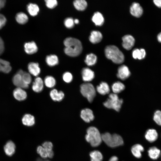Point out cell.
<instances>
[{"mask_svg":"<svg viewBox=\"0 0 161 161\" xmlns=\"http://www.w3.org/2000/svg\"><path fill=\"white\" fill-rule=\"evenodd\" d=\"M75 8L78 10L83 11L85 10L87 6V3L84 0H76L73 2Z\"/></svg>","mask_w":161,"mask_h":161,"instance_id":"4dcf8cb0","label":"cell"},{"mask_svg":"<svg viewBox=\"0 0 161 161\" xmlns=\"http://www.w3.org/2000/svg\"><path fill=\"white\" fill-rule=\"evenodd\" d=\"M105 53L107 58L115 64H121L124 61L123 54L115 46L109 45L106 46L105 49Z\"/></svg>","mask_w":161,"mask_h":161,"instance_id":"7a4b0ae2","label":"cell"},{"mask_svg":"<svg viewBox=\"0 0 161 161\" xmlns=\"http://www.w3.org/2000/svg\"><path fill=\"white\" fill-rule=\"evenodd\" d=\"M64 43L65 46L64 52L69 56H78L82 51V44L78 39L72 37L67 38L64 40Z\"/></svg>","mask_w":161,"mask_h":161,"instance_id":"6da1fadb","label":"cell"},{"mask_svg":"<svg viewBox=\"0 0 161 161\" xmlns=\"http://www.w3.org/2000/svg\"><path fill=\"white\" fill-rule=\"evenodd\" d=\"M11 69L9 62L0 58V72L8 73L11 71Z\"/></svg>","mask_w":161,"mask_h":161,"instance_id":"484cf974","label":"cell"},{"mask_svg":"<svg viewBox=\"0 0 161 161\" xmlns=\"http://www.w3.org/2000/svg\"><path fill=\"white\" fill-rule=\"evenodd\" d=\"M97 58L96 55L93 53L87 55L85 60V62L87 65L92 66L96 62Z\"/></svg>","mask_w":161,"mask_h":161,"instance_id":"d6a6232c","label":"cell"},{"mask_svg":"<svg viewBox=\"0 0 161 161\" xmlns=\"http://www.w3.org/2000/svg\"><path fill=\"white\" fill-rule=\"evenodd\" d=\"M130 12L133 16L137 18L141 16L143 13V10L140 4L137 2L132 3L130 7Z\"/></svg>","mask_w":161,"mask_h":161,"instance_id":"ba28073f","label":"cell"},{"mask_svg":"<svg viewBox=\"0 0 161 161\" xmlns=\"http://www.w3.org/2000/svg\"><path fill=\"white\" fill-rule=\"evenodd\" d=\"M74 20L72 18H67L64 21L65 26L68 28H72L74 26Z\"/></svg>","mask_w":161,"mask_h":161,"instance_id":"60d3db41","label":"cell"},{"mask_svg":"<svg viewBox=\"0 0 161 161\" xmlns=\"http://www.w3.org/2000/svg\"><path fill=\"white\" fill-rule=\"evenodd\" d=\"M123 103V100L119 98L117 94L113 93L109 95V98L103 104L106 107L118 112L121 108Z\"/></svg>","mask_w":161,"mask_h":161,"instance_id":"5b68a950","label":"cell"},{"mask_svg":"<svg viewBox=\"0 0 161 161\" xmlns=\"http://www.w3.org/2000/svg\"><path fill=\"white\" fill-rule=\"evenodd\" d=\"M37 153L43 159H46L48 157L46 150L42 146H39L37 148Z\"/></svg>","mask_w":161,"mask_h":161,"instance_id":"f35d334b","label":"cell"},{"mask_svg":"<svg viewBox=\"0 0 161 161\" xmlns=\"http://www.w3.org/2000/svg\"></svg>","mask_w":161,"mask_h":161,"instance_id":"816d5d0a","label":"cell"},{"mask_svg":"<svg viewBox=\"0 0 161 161\" xmlns=\"http://www.w3.org/2000/svg\"><path fill=\"white\" fill-rule=\"evenodd\" d=\"M112 88L114 93L117 94L123 91L125 88V86L121 82L117 81L112 85Z\"/></svg>","mask_w":161,"mask_h":161,"instance_id":"f546056e","label":"cell"},{"mask_svg":"<svg viewBox=\"0 0 161 161\" xmlns=\"http://www.w3.org/2000/svg\"><path fill=\"white\" fill-rule=\"evenodd\" d=\"M63 79L64 81L66 83L71 82L73 79L72 74L69 72H66L63 75Z\"/></svg>","mask_w":161,"mask_h":161,"instance_id":"ab89813d","label":"cell"},{"mask_svg":"<svg viewBox=\"0 0 161 161\" xmlns=\"http://www.w3.org/2000/svg\"><path fill=\"white\" fill-rule=\"evenodd\" d=\"M86 132L85 139L92 146L97 147L101 144L102 141L101 134L97 128L90 127L87 129Z\"/></svg>","mask_w":161,"mask_h":161,"instance_id":"3957f363","label":"cell"},{"mask_svg":"<svg viewBox=\"0 0 161 161\" xmlns=\"http://www.w3.org/2000/svg\"><path fill=\"white\" fill-rule=\"evenodd\" d=\"M28 69L29 73L35 76H38L41 72L38 64L35 62L29 63L28 66Z\"/></svg>","mask_w":161,"mask_h":161,"instance_id":"2e32d148","label":"cell"},{"mask_svg":"<svg viewBox=\"0 0 161 161\" xmlns=\"http://www.w3.org/2000/svg\"><path fill=\"white\" fill-rule=\"evenodd\" d=\"M80 91L82 95L89 102H92L96 95V91L93 85L91 83H86L80 86Z\"/></svg>","mask_w":161,"mask_h":161,"instance_id":"8992f818","label":"cell"},{"mask_svg":"<svg viewBox=\"0 0 161 161\" xmlns=\"http://www.w3.org/2000/svg\"><path fill=\"white\" fill-rule=\"evenodd\" d=\"M6 19L3 15L0 14V29H1L5 24Z\"/></svg>","mask_w":161,"mask_h":161,"instance_id":"7bdbcfd3","label":"cell"},{"mask_svg":"<svg viewBox=\"0 0 161 161\" xmlns=\"http://www.w3.org/2000/svg\"><path fill=\"white\" fill-rule=\"evenodd\" d=\"M91 161H102L103 158L101 153L98 151L95 150L90 153Z\"/></svg>","mask_w":161,"mask_h":161,"instance_id":"836d02e7","label":"cell"},{"mask_svg":"<svg viewBox=\"0 0 161 161\" xmlns=\"http://www.w3.org/2000/svg\"><path fill=\"white\" fill-rule=\"evenodd\" d=\"M45 1L47 6L49 8L52 9L57 5L58 2L56 0H46Z\"/></svg>","mask_w":161,"mask_h":161,"instance_id":"b9f144b4","label":"cell"},{"mask_svg":"<svg viewBox=\"0 0 161 161\" xmlns=\"http://www.w3.org/2000/svg\"><path fill=\"white\" fill-rule=\"evenodd\" d=\"M4 50V43L3 40L0 37V55L3 52Z\"/></svg>","mask_w":161,"mask_h":161,"instance_id":"ee69618b","label":"cell"},{"mask_svg":"<svg viewBox=\"0 0 161 161\" xmlns=\"http://www.w3.org/2000/svg\"><path fill=\"white\" fill-rule=\"evenodd\" d=\"M153 119L157 124L161 126V111L160 110H157L154 112L153 116Z\"/></svg>","mask_w":161,"mask_h":161,"instance_id":"74e56055","label":"cell"},{"mask_svg":"<svg viewBox=\"0 0 161 161\" xmlns=\"http://www.w3.org/2000/svg\"><path fill=\"white\" fill-rule=\"evenodd\" d=\"M74 22L75 24H78L79 22V21L78 19H76L74 20Z\"/></svg>","mask_w":161,"mask_h":161,"instance_id":"681fc988","label":"cell"},{"mask_svg":"<svg viewBox=\"0 0 161 161\" xmlns=\"http://www.w3.org/2000/svg\"><path fill=\"white\" fill-rule=\"evenodd\" d=\"M102 37V35L100 32L93 31L91 32L89 37V40L92 43L96 44L101 41Z\"/></svg>","mask_w":161,"mask_h":161,"instance_id":"ffe728a7","label":"cell"},{"mask_svg":"<svg viewBox=\"0 0 161 161\" xmlns=\"http://www.w3.org/2000/svg\"><path fill=\"white\" fill-rule=\"evenodd\" d=\"M42 146L46 150L48 157L52 158L54 156V152L52 150L53 145L52 143L49 141H46L43 143Z\"/></svg>","mask_w":161,"mask_h":161,"instance_id":"83f0119b","label":"cell"},{"mask_svg":"<svg viewBox=\"0 0 161 161\" xmlns=\"http://www.w3.org/2000/svg\"><path fill=\"white\" fill-rule=\"evenodd\" d=\"M131 74L129 69L127 66L125 65L120 66L118 69L117 76L119 79L124 80L130 76Z\"/></svg>","mask_w":161,"mask_h":161,"instance_id":"9c48e42d","label":"cell"},{"mask_svg":"<svg viewBox=\"0 0 161 161\" xmlns=\"http://www.w3.org/2000/svg\"><path fill=\"white\" fill-rule=\"evenodd\" d=\"M36 161H50L48 160H43L40 158H38Z\"/></svg>","mask_w":161,"mask_h":161,"instance_id":"f907efd6","label":"cell"},{"mask_svg":"<svg viewBox=\"0 0 161 161\" xmlns=\"http://www.w3.org/2000/svg\"><path fill=\"white\" fill-rule=\"evenodd\" d=\"M50 96L53 100L60 101L64 98V94L62 91H58L56 89H53L50 92Z\"/></svg>","mask_w":161,"mask_h":161,"instance_id":"e0dca14e","label":"cell"},{"mask_svg":"<svg viewBox=\"0 0 161 161\" xmlns=\"http://www.w3.org/2000/svg\"><path fill=\"white\" fill-rule=\"evenodd\" d=\"M92 20L96 25L99 26L102 25L104 22L102 15L98 12L95 13L92 17Z\"/></svg>","mask_w":161,"mask_h":161,"instance_id":"d4e9b609","label":"cell"},{"mask_svg":"<svg viewBox=\"0 0 161 161\" xmlns=\"http://www.w3.org/2000/svg\"><path fill=\"white\" fill-rule=\"evenodd\" d=\"M38 6L36 4L30 3L27 6V10L30 15L35 16L38 13L39 11Z\"/></svg>","mask_w":161,"mask_h":161,"instance_id":"1f68e13d","label":"cell"},{"mask_svg":"<svg viewBox=\"0 0 161 161\" xmlns=\"http://www.w3.org/2000/svg\"><path fill=\"white\" fill-rule=\"evenodd\" d=\"M101 137L102 140L111 147H115L122 145L123 144L122 137L117 134H111L106 132L101 134Z\"/></svg>","mask_w":161,"mask_h":161,"instance_id":"277c9868","label":"cell"},{"mask_svg":"<svg viewBox=\"0 0 161 161\" xmlns=\"http://www.w3.org/2000/svg\"><path fill=\"white\" fill-rule=\"evenodd\" d=\"M144 150L143 147L139 144H136L134 145L131 148V151L133 154L137 158H140L141 157V152Z\"/></svg>","mask_w":161,"mask_h":161,"instance_id":"cb8c5ba5","label":"cell"},{"mask_svg":"<svg viewBox=\"0 0 161 161\" xmlns=\"http://www.w3.org/2000/svg\"><path fill=\"white\" fill-rule=\"evenodd\" d=\"M146 55L145 51L143 48L135 49L132 52V56L135 59H143L145 57Z\"/></svg>","mask_w":161,"mask_h":161,"instance_id":"4316f807","label":"cell"},{"mask_svg":"<svg viewBox=\"0 0 161 161\" xmlns=\"http://www.w3.org/2000/svg\"><path fill=\"white\" fill-rule=\"evenodd\" d=\"M16 146L11 141H8L4 147V150L6 154L9 156H12L15 152Z\"/></svg>","mask_w":161,"mask_h":161,"instance_id":"ac0fdd59","label":"cell"},{"mask_svg":"<svg viewBox=\"0 0 161 161\" xmlns=\"http://www.w3.org/2000/svg\"><path fill=\"white\" fill-rule=\"evenodd\" d=\"M81 118L86 122L89 123L92 121L94 116L92 111L88 108L82 110L80 114Z\"/></svg>","mask_w":161,"mask_h":161,"instance_id":"30bf717a","label":"cell"},{"mask_svg":"<svg viewBox=\"0 0 161 161\" xmlns=\"http://www.w3.org/2000/svg\"><path fill=\"white\" fill-rule=\"evenodd\" d=\"M83 80L85 82L92 81L95 77L94 72L88 68H83L81 71Z\"/></svg>","mask_w":161,"mask_h":161,"instance_id":"7c38bea8","label":"cell"},{"mask_svg":"<svg viewBox=\"0 0 161 161\" xmlns=\"http://www.w3.org/2000/svg\"><path fill=\"white\" fill-rule=\"evenodd\" d=\"M157 39L158 41L160 43H161V32L157 35Z\"/></svg>","mask_w":161,"mask_h":161,"instance_id":"7dc6e473","label":"cell"},{"mask_svg":"<svg viewBox=\"0 0 161 161\" xmlns=\"http://www.w3.org/2000/svg\"><path fill=\"white\" fill-rule=\"evenodd\" d=\"M25 52L29 54H32L36 53L38 51V47L34 41L26 43L24 45Z\"/></svg>","mask_w":161,"mask_h":161,"instance_id":"d6986e66","label":"cell"},{"mask_svg":"<svg viewBox=\"0 0 161 161\" xmlns=\"http://www.w3.org/2000/svg\"><path fill=\"white\" fill-rule=\"evenodd\" d=\"M16 19L17 21L21 24H24L28 21V17L24 13L20 12L17 13L16 16Z\"/></svg>","mask_w":161,"mask_h":161,"instance_id":"d590c367","label":"cell"},{"mask_svg":"<svg viewBox=\"0 0 161 161\" xmlns=\"http://www.w3.org/2000/svg\"><path fill=\"white\" fill-rule=\"evenodd\" d=\"M44 84V82L42 78L40 77H37L32 83V88L33 90L36 92H40L43 89Z\"/></svg>","mask_w":161,"mask_h":161,"instance_id":"9a60e30c","label":"cell"},{"mask_svg":"<svg viewBox=\"0 0 161 161\" xmlns=\"http://www.w3.org/2000/svg\"><path fill=\"white\" fill-rule=\"evenodd\" d=\"M5 3L4 0H0V9L4 7Z\"/></svg>","mask_w":161,"mask_h":161,"instance_id":"bcb514c9","label":"cell"},{"mask_svg":"<svg viewBox=\"0 0 161 161\" xmlns=\"http://www.w3.org/2000/svg\"><path fill=\"white\" fill-rule=\"evenodd\" d=\"M153 2L157 7L161 8V0H154Z\"/></svg>","mask_w":161,"mask_h":161,"instance_id":"f6af8a7d","label":"cell"},{"mask_svg":"<svg viewBox=\"0 0 161 161\" xmlns=\"http://www.w3.org/2000/svg\"><path fill=\"white\" fill-rule=\"evenodd\" d=\"M55 78L51 76H47L45 77L44 81V83L45 86L49 88L53 87L56 84Z\"/></svg>","mask_w":161,"mask_h":161,"instance_id":"e575fe53","label":"cell"},{"mask_svg":"<svg viewBox=\"0 0 161 161\" xmlns=\"http://www.w3.org/2000/svg\"><path fill=\"white\" fill-rule=\"evenodd\" d=\"M17 72L21 75L22 80L24 83L28 85L30 83L32 78L29 73L21 69L19 70Z\"/></svg>","mask_w":161,"mask_h":161,"instance_id":"8d00e7d4","label":"cell"},{"mask_svg":"<svg viewBox=\"0 0 161 161\" xmlns=\"http://www.w3.org/2000/svg\"><path fill=\"white\" fill-rule=\"evenodd\" d=\"M122 39V46L125 49L129 50L134 46L135 39L132 36L129 35H125L123 37Z\"/></svg>","mask_w":161,"mask_h":161,"instance_id":"52a82bcc","label":"cell"},{"mask_svg":"<svg viewBox=\"0 0 161 161\" xmlns=\"http://www.w3.org/2000/svg\"><path fill=\"white\" fill-rule=\"evenodd\" d=\"M96 90L99 94L103 95L108 94L110 91L109 85L104 82H102L97 86Z\"/></svg>","mask_w":161,"mask_h":161,"instance_id":"7402d4cb","label":"cell"},{"mask_svg":"<svg viewBox=\"0 0 161 161\" xmlns=\"http://www.w3.org/2000/svg\"><path fill=\"white\" fill-rule=\"evenodd\" d=\"M13 94L14 98L19 101L24 100L27 97L26 92L23 89L19 87H17L14 90Z\"/></svg>","mask_w":161,"mask_h":161,"instance_id":"5bb4252c","label":"cell"},{"mask_svg":"<svg viewBox=\"0 0 161 161\" xmlns=\"http://www.w3.org/2000/svg\"><path fill=\"white\" fill-rule=\"evenodd\" d=\"M46 61L49 66H53L58 64V57L56 55H51L47 56L46 58Z\"/></svg>","mask_w":161,"mask_h":161,"instance_id":"f1b7e54d","label":"cell"},{"mask_svg":"<svg viewBox=\"0 0 161 161\" xmlns=\"http://www.w3.org/2000/svg\"><path fill=\"white\" fill-rule=\"evenodd\" d=\"M118 160V158L117 157L114 156L110 158L109 161H117Z\"/></svg>","mask_w":161,"mask_h":161,"instance_id":"c3c4849f","label":"cell"},{"mask_svg":"<svg viewBox=\"0 0 161 161\" xmlns=\"http://www.w3.org/2000/svg\"><path fill=\"white\" fill-rule=\"evenodd\" d=\"M22 121L24 125L31 126H33L35 123V118L33 115L30 114H26L23 116Z\"/></svg>","mask_w":161,"mask_h":161,"instance_id":"603a6c76","label":"cell"},{"mask_svg":"<svg viewBox=\"0 0 161 161\" xmlns=\"http://www.w3.org/2000/svg\"><path fill=\"white\" fill-rule=\"evenodd\" d=\"M12 81L13 84L18 87L23 89H27L29 87V85L24 82L21 75L18 72L13 76Z\"/></svg>","mask_w":161,"mask_h":161,"instance_id":"8fae6325","label":"cell"},{"mask_svg":"<svg viewBox=\"0 0 161 161\" xmlns=\"http://www.w3.org/2000/svg\"><path fill=\"white\" fill-rule=\"evenodd\" d=\"M146 139L150 143L156 141L158 138V135L157 131L153 129H149L146 132L145 134Z\"/></svg>","mask_w":161,"mask_h":161,"instance_id":"4fadbf2b","label":"cell"},{"mask_svg":"<svg viewBox=\"0 0 161 161\" xmlns=\"http://www.w3.org/2000/svg\"><path fill=\"white\" fill-rule=\"evenodd\" d=\"M160 150L155 146L150 147L148 150V154L149 157L153 160L157 159L161 155Z\"/></svg>","mask_w":161,"mask_h":161,"instance_id":"44dd1931","label":"cell"}]
</instances>
